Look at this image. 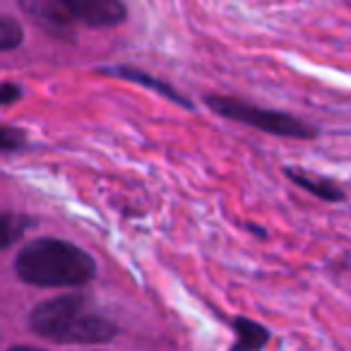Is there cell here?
Instances as JSON below:
<instances>
[{"label":"cell","mask_w":351,"mask_h":351,"mask_svg":"<svg viewBox=\"0 0 351 351\" xmlns=\"http://www.w3.org/2000/svg\"><path fill=\"white\" fill-rule=\"evenodd\" d=\"M15 272L32 287H84L97 274V263L70 241L36 239L17 253Z\"/></svg>","instance_id":"obj_1"},{"label":"cell","mask_w":351,"mask_h":351,"mask_svg":"<svg viewBox=\"0 0 351 351\" xmlns=\"http://www.w3.org/2000/svg\"><path fill=\"white\" fill-rule=\"evenodd\" d=\"M29 327L58 344H104L118 332L84 296H58L39 303L29 315Z\"/></svg>","instance_id":"obj_2"},{"label":"cell","mask_w":351,"mask_h":351,"mask_svg":"<svg viewBox=\"0 0 351 351\" xmlns=\"http://www.w3.org/2000/svg\"><path fill=\"white\" fill-rule=\"evenodd\" d=\"M205 104L217 116L229 118V121H236V123H241V125L258 128V130L269 132V135L293 137V140H315V137L320 135L315 125L291 116V113L255 106V104L241 101V99H234V97L210 94V97H205Z\"/></svg>","instance_id":"obj_3"},{"label":"cell","mask_w":351,"mask_h":351,"mask_svg":"<svg viewBox=\"0 0 351 351\" xmlns=\"http://www.w3.org/2000/svg\"><path fill=\"white\" fill-rule=\"evenodd\" d=\"M73 20L87 27H116L125 22V5L121 0H58Z\"/></svg>","instance_id":"obj_4"},{"label":"cell","mask_w":351,"mask_h":351,"mask_svg":"<svg viewBox=\"0 0 351 351\" xmlns=\"http://www.w3.org/2000/svg\"><path fill=\"white\" fill-rule=\"evenodd\" d=\"M99 73H101V75H108V77L128 80V82H135V84H140V87H147V89H154L156 94H161V97L171 99V101L178 104V106L193 108V101H191V99L183 97V94L178 92V89L171 87V84H169V82H164V80L152 77L149 73H145V70L135 68V65H111V68H101Z\"/></svg>","instance_id":"obj_5"},{"label":"cell","mask_w":351,"mask_h":351,"mask_svg":"<svg viewBox=\"0 0 351 351\" xmlns=\"http://www.w3.org/2000/svg\"><path fill=\"white\" fill-rule=\"evenodd\" d=\"M284 176H287L293 186L303 188V191L315 195L317 200H322V202H344L346 200L344 188L322 173H313V171L298 169V166H287V169H284Z\"/></svg>","instance_id":"obj_6"},{"label":"cell","mask_w":351,"mask_h":351,"mask_svg":"<svg viewBox=\"0 0 351 351\" xmlns=\"http://www.w3.org/2000/svg\"><path fill=\"white\" fill-rule=\"evenodd\" d=\"M234 330H236V344L231 351H260L269 339L267 327L258 325V322L248 320V317H236Z\"/></svg>","instance_id":"obj_7"},{"label":"cell","mask_w":351,"mask_h":351,"mask_svg":"<svg viewBox=\"0 0 351 351\" xmlns=\"http://www.w3.org/2000/svg\"><path fill=\"white\" fill-rule=\"evenodd\" d=\"M32 224H34V219H29V217L0 212V250L15 245L27 234V229H32Z\"/></svg>","instance_id":"obj_8"},{"label":"cell","mask_w":351,"mask_h":351,"mask_svg":"<svg viewBox=\"0 0 351 351\" xmlns=\"http://www.w3.org/2000/svg\"><path fill=\"white\" fill-rule=\"evenodd\" d=\"M25 41V29L10 15L0 12V51H12Z\"/></svg>","instance_id":"obj_9"},{"label":"cell","mask_w":351,"mask_h":351,"mask_svg":"<svg viewBox=\"0 0 351 351\" xmlns=\"http://www.w3.org/2000/svg\"><path fill=\"white\" fill-rule=\"evenodd\" d=\"M27 145V135L20 128L0 125V152H17Z\"/></svg>","instance_id":"obj_10"},{"label":"cell","mask_w":351,"mask_h":351,"mask_svg":"<svg viewBox=\"0 0 351 351\" xmlns=\"http://www.w3.org/2000/svg\"><path fill=\"white\" fill-rule=\"evenodd\" d=\"M22 99V87L15 82H0V106H10V104Z\"/></svg>","instance_id":"obj_11"},{"label":"cell","mask_w":351,"mask_h":351,"mask_svg":"<svg viewBox=\"0 0 351 351\" xmlns=\"http://www.w3.org/2000/svg\"><path fill=\"white\" fill-rule=\"evenodd\" d=\"M8 351H41V349H36V346H12Z\"/></svg>","instance_id":"obj_12"}]
</instances>
